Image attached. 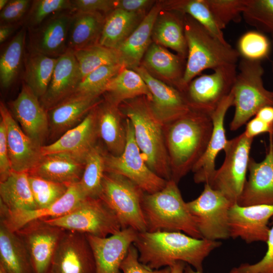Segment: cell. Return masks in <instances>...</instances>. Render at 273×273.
<instances>
[{
	"label": "cell",
	"instance_id": "1",
	"mask_svg": "<svg viewBox=\"0 0 273 273\" xmlns=\"http://www.w3.org/2000/svg\"><path fill=\"white\" fill-rule=\"evenodd\" d=\"M140 261L151 269L170 267L178 261L203 272L204 259L221 243L198 239L179 232H138L133 244Z\"/></svg>",
	"mask_w": 273,
	"mask_h": 273
},
{
	"label": "cell",
	"instance_id": "2",
	"mask_svg": "<svg viewBox=\"0 0 273 273\" xmlns=\"http://www.w3.org/2000/svg\"><path fill=\"white\" fill-rule=\"evenodd\" d=\"M165 127L171 179L178 183L205 153L212 131V121L210 115L191 109Z\"/></svg>",
	"mask_w": 273,
	"mask_h": 273
},
{
	"label": "cell",
	"instance_id": "3",
	"mask_svg": "<svg viewBox=\"0 0 273 273\" xmlns=\"http://www.w3.org/2000/svg\"><path fill=\"white\" fill-rule=\"evenodd\" d=\"M185 22L188 59L179 84L181 92L204 70L236 65L240 56L238 50L223 42L191 17Z\"/></svg>",
	"mask_w": 273,
	"mask_h": 273
},
{
	"label": "cell",
	"instance_id": "4",
	"mask_svg": "<svg viewBox=\"0 0 273 273\" xmlns=\"http://www.w3.org/2000/svg\"><path fill=\"white\" fill-rule=\"evenodd\" d=\"M142 208L147 231L179 232L201 239L197 226L190 213L177 183L170 179L160 191L145 193Z\"/></svg>",
	"mask_w": 273,
	"mask_h": 273
},
{
	"label": "cell",
	"instance_id": "5",
	"mask_svg": "<svg viewBox=\"0 0 273 273\" xmlns=\"http://www.w3.org/2000/svg\"><path fill=\"white\" fill-rule=\"evenodd\" d=\"M124 113L132 125L135 141L148 167L160 177L170 180L165 126L153 114L148 101L130 103Z\"/></svg>",
	"mask_w": 273,
	"mask_h": 273
},
{
	"label": "cell",
	"instance_id": "6",
	"mask_svg": "<svg viewBox=\"0 0 273 273\" xmlns=\"http://www.w3.org/2000/svg\"><path fill=\"white\" fill-rule=\"evenodd\" d=\"M239 69L232 89L235 112L230 128L233 131L246 123L261 108L273 106V92L263 85L261 61L243 58Z\"/></svg>",
	"mask_w": 273,
	"mask_h": 273
},
{
	"label": "cell",
	"instance_id": "7",
	"mask_svg": "<svg viewBox=\"0 0 273 273\" xmlns=\"http://www.w3.org/2000/svg\"><path fill=\"white\" fill-rule=\"evenodd\" d=\"M145 192L120 175L106 172L99 198L114 212L122 229L131 228L138 232L147 231L142 208Z\"/></svg>",
	"mask_w": 273,
	"mask_h": 273
},
{
	"label": "cell",
	"instance_id": "8",
	"mask_svg": "<svg viewBox=\"0 0 273 273\" xmlns=\"http://www.w3.org/2000/svg\"><path fill=\"white\" fill-rule=\"evenodd\" d=\"M254 139L243 132L228 140L224 161L208 184L233 203H237L247 180L250 152Z\"/></svg>",
	"mask_w": 273,
	"mask_h": 273
},
{
	"label": "cell",
	"instance_id": "9",
	"mask_svg": "<svg viewBox=\"0 0 273 273\" xmlns=\"http://www.w3.org/2000/svg\"><path fill=\"white\" fill-rule=\"evenodd\" d=\"M45 220L65 230L100 238L108 237L122 229L114 212L100 198L87 197L68 214Z\"/></svg>",
	"mask_w": 273,
	"mask_h": 273
},
{
	"label": "cell",
	"instance_id": "10",
	"mask_svg": "<svg viewBox=\"0 0 273 273\" xmlns=\"http://www.w3.org/2000/svg\"><path fill=\"white\" fill-rule=\"evenodd\" d=\"M234 204L208 183L196 199L186 202L202 238L212 241L230 238L229 211Z\"/></svg>",
	"mask_w": 273,
	"mask_h": 273
},
{
	"label": "cell",
	"instance_id": "11",
	"mask_svg": "<svg viewBox=\"0 0 273 273\" xmlns=\"http://www.w3.org/2000/svg\"><path fill=\"white\" fill-rule=\"evenodd\" d=\"M126 143L118 156L105 153V171L128 178L145 193L151 194L162 190L168 180L154 173L147 165L135 141L130 121L126 118Z\"/></svg>",
	"mask_w": 273,
	"mask_h": 273
},
{
	"label": "cell",
	"instance_id": "12",
	"mask_svg": "<svg viewBox=\"0 0 273 273\" xmlns=\"http://www.w3.org/2000/svg\"><path fill=\"white\" fill-rule=\"evenodd\" d=\"M193 79L182 92L191 110L212 114L231 92L237 77L236 65L221 67Z\"/></svg>",
	"mask_w": 273,
	"mask_h": 273
},
{
	"label": "cell",
	"instance_id": "13",
	"mask_svg": "<svg viewBox=\"0 0 273 273\" xmlns=\"http://www.w3.org/2000/svg\"><path fill=\"white\" fill-rule=\"evenodd\" d=\"M65 231L42 219L30 221L15 232L29 254L35 273H49L56 249Z\"/></svg>",
	"mask_w": 273,
	"mask_h": 273
},
{
	"label": "cell",
	"instance_id": "14",
	"mask_svg": "<svg viewBox=\"0 0 273 273\" xmlns=\"http://www.w3.org/2000/svg\"><path fill=\"white\" fill-rule=\"evenodd\" d=\"M49 273H96L86 234L66 230L56 249Z\"/></svg>",
	"mask_w": 273,
	"mask_h": 273
},
{
	"label": "cell",
	"instance_id": "15",
	"mask_svg": "<svg viewBox=\"0 0 273 273\" xmlns=\"http://www.w3.org/2000/svg\"><path fill=\"white\" fill-rule=\"evenodd\" d=\"M1 118L5 123L7 143L12 171L29 173L42 157L41 147L22 130L10 111L2 102Z\"/></svg>",
	"mask_w": 273,
	"mask_h": 273
},
{
	"label": "cell",
	"instance_id": "16",
	"mask_svg": "<svg viewBox=\"0 0 273 273\" xmlns=\"http://www.w3.org/2000/svg\"><path fill=\"white\" fill-rule=\"evenodd\" d=\"M272 216L273 205L242 206L234 203L229 211L230 238H240L247 243L265 242Z\"/></svg>",
	"mask_w": 273,
	"mask_h": 273
},
{
	"label": "cell",
	"instance_id": "17",
	"mask_svg": "<svg viewBox=\"0 0 273 273\" xmlns=\"http://www.w3.org/2000/svg\"><path fill=\"white\" fill-rule=\"evenodd\" d=\"M86 198L78 182L70 185L66 193L59 200L46 208L10 211L0 203V221L11 231L16 232L33 220L64 216L76 208Z\"/></svg>",
	"mask_w": 273,
	"mask_h": 273
},
{
	"label": "cell",
	"instance_id": "18",
	"mask_svg": "<svg viewBox=\"0 0 273 273\" xmlns=\"http://www.w3.org/2000/svg\"><path fill=\"white\" fill-rule=\"evenodd\" d=\"M11 113L23 131L40 146L50 130L47 111L23 82L17 98L9 103Z\"/></svg>",
	"mask_w": 273,
	"mask_h": 273
},
{
	"label": "cell",
	"instance_id": "19",
	"mask_svg": "<svg viewBox=\"0 0 273 273\" xmlns=\"http://www.w3.org/2000/svg\"><path fill=\"white\" fill-rule=\"evenodd\" d=\"M73 11L56 13L37 27L29 29V50L57 58L68 50Z\"/></svg>",
	"mask_w": 273,
	"mask_h": 273
},
{
	"label": "cell",
	"instance_id": "20",
	"mask_svg": "<svg viewBox=\"0 0 273 273\" xmlns=\"http://www.w3.org/2000/svg\"><path fill=\"white\" fill-rule=\"evenodd\" d=\"M137 72L147 84L151 94L148 102L151 111L164 126L179 118L191 110L183 94L152 76L143 67H136Z\"/></svg>",
	"mask_w": 273,
	"mask_h": 273
},
{
	"label": "cell",
	"instance_id": "21",
	"mask_svg": "<svg viewBox=\"0 0 273 273\" xmlns=\"http://www.w3.org/2000/svg\"><path fill=\"white\" fill-rule=\"evenodd\" d=\"M138 233L127 228L105 238L86 235L93 252L96 273H121V263Z\"/></svg>",
	"mask_w": 273,
	"mask_h": 273
},
{
	"label": "cell",
	"instance_id": "22",
	"mask_svg": "<svg viewBox=\"0 0 273 273\" xmlns=\"http://www.w3.org/2000/svg\"><path fill=\"white\" fill-rule=\"evenodd\" d=\"M98 105L78 124L67 130L54 142L42 145L41 147L42 155L66 153L85 159L88 153L96 145V141L99 138Z\"/></svg>",
	"mask_w": 273,
	"mask_h": 273
},
{
	"label": "cell",
	"instance_id": "23",
	"mask_svg": "<svg viewBox=\"0 0 273 273\" xmlns=\"http://www.w3.org/2000/svg\"><path fill=\"white\" fill-rule=\"evenodd\" d=\"M264 159L257 162L250 158L249 175L237 202L242 206L273 205V152L269 141Z\"/></svg>",
	"mask_w": 273,
	"mask_h": 273
},
{
	"label": "cell",
	"instance_id": "24",
	"mask_svg": "<svg viewBox=\"0 0 273 273\" xmlns=\"http://www.w3.org/2000/svg\"><path fill=\"white\" fill-rule=\"evenodd\" d=\"M233 102L234 95L232 89L211 115L213 129L210 140L205 153L192 169L194 181L197 184L209 183L216 170V157L221 150H224L228 142L224 121L228 109L233 106Z\"/></svg>",
	"mask_w": 273,
	"mask_h": 273
},
{
	"label": "cell",
	"instance_id": "25",
	"mask_svg": "<svg viewBox=\"0 0 273 273\" xmlns=\"http://www.w3.org/2000/svg\"><path fill=\"white\" fill-rule=\"evenodd\" d=\"M81 81L77 61L73 51L68 49L58 58L47 90L39 100L50 109L72 95Z\"/></svg>",
	"mask_w": 273,
	"mask_h": 273
},
{
	"label": "cell",
	"instance_id": "26",
	"mask_svg": "<svg viewBox=\"0 0 273 273\" xmlns=\"http://www.w3.org/2000/svg\"><path fill=\"white\" fill-rule=\"evenodd\" d=\"M99 97L73 93L48 110L50 131L62 135L78 124L101 102Z\"/></svg>",
	"mask_w": 273,
	"mask_h": 273
},
{
	"label": "cell",
	"instance_id": "27",
	"mask_svg": "<svg viewBox=\"0 0 273 273\" xmlns=\"http://www.w3.org/2000/svg\"><path fill=\"white\" fill-rule=\"evenodd\" d=\"M85 159L66 153L43 155L37 165L28 173L53 182L70 185L80 180L84 168Z\"/></svg>",
	"mask_w": 273,
	"mask_h": 273
},
{
	"label": "cell",
	"instance_id": "28",
	"mask_svg": "<svg viewBox=\"0 0 273 273\" xmlns=\"http://www.w3.org/2000/svg\"><path fill=\"white\" fill-rule=\"evenodd\" d=\"M118 105L106 100L98 105L99 136L103 141L110 154L118 156L124 150L126 143L125 121Z\"/></svg>",
	"mask_w": 273,
	"mask_h": 273
},
{
	"label": "cell",
	"instance_id": "29",
	"mask_svg": "<svg viewBox=\"0 0 273 273\" xmlns=\"http://www.w3.org/2000/svg\"><path fill=\"white\" fill-rule=\"evenodd\" d=\"M160 6L156 5L116 50L124 66L136 67L148 49Z\"/></svg>",
	"mask_w": 273,
	"mask_h": 273
},
{
	"label": "cell",
	"instance_id": "30",
	"mask_svg": "<svg viewBox=\"0 0 273 273\" xmlns=\"http://www.w3.org/2000/svg\"><path fill=\"white\" fill-rule=\"evenodd\" d=\"M0 265L8 273H35L31 258L15 232L0 221Z\"/></svg>",
	"mask_w": 273,
	"mask_h": 273
},
{
	"label": "cell",
	"instance_id": "31",
	"mask_svg": "<svg viewBox=\"0 0 273 273\" xmlns=\"http://www.w3.org/2000/svg\"><path fill=\"white\" fill-rule=\"evenodd\" d=\"M105 19L100 13L73 11L68 49L75 51L99 44Z\"/></svg>",
	"mask_w": 273,
	"mask_h": 273
},
{
	"label": "cell",
	"instance_id": "32",
	"mask_svg": "<svg viewBox=\"0 0 273 273\" xmlns=\"http://www.w3.org/2000/svg\"><path fill=\"white\" fill-rule=\"evenodd\" d=\"M0 203L10 211L37 209L26 172L12 171L0 182Z\"/></svg>",
	"mask_w": 273,
	"mask_h": 273
},
{
	"label": "cell",
	"instance_id": "33",
	"mask_svg": "<svg viewBox=\"0 0 273 273\" xmlns=\"http://www.w3.org/2000/svg\"><path fill=\"white\" fill-rule=\"evenodd\" d=\"M57 60L30 50L25 58L24 82L39 99L47 90Z\"/></svg>",
	"mask_w": 273,
	"mask_h": 273
},
{
	"label": "cell",
	"instance_id": "34",
	"mask_svg": "<svg viewBox=\"0 0 273 273\" xmlns=\"http://www.w3.org/2000/svg\"><path fill=\"white\" fill-rule=\"evenodd\" d=\"M105 93L107 100L117 105L126 100L145 96L151 100L150 90L141 76L136 71L123 68L108 84Z\"/></svg>",
	"mask_w": 273,
	"mask_h": 273
},
{
	"label": "cell",
	"instance_id": "35",
	"mask_svg": "<svg viewBox=\"0 0 273 273\" xmlns=\"http://www.w3.org/2000/svg\"><path fill=\"white\" fill-rule=\"evenodd\" d=\"M138 13L115 9L105 18L99 44L117 50L136 28Z\"/></svg>",
	"mask_w": 273,
	"mask_h": 273
},
{
	"label": "cell",
	"instance_id": "36",
	"mask_svg": "<svg viewBox=\"0 0 273 273\" xmlns=\"http://www.w3.org/2000/svg\"><path fill=\"white\" fill-rule=\"evenodd\" d=\"M26 30L22 28L8 44L0 57V82L5 88L15 81L19 73L26 41Z\"/></svg>",
	"mask_w": 273,
	"mask_h": 273
},
{
	"label": "cell",
	"instance_id": "37",
	"mask_svg": "<svg viewBox=\"0 0 273 273\" xmlns=\"http://www.w3.org/2000/svg\"><path fill=\"white\" fill-rule=\"evenodd\" d=\"M105 152L98 145L86 155L79 184L86 197L99 198L105 171Z\"/></svg>",
	"mask_w": 273,
	"mask_h": 273
},
{
	"label": "cell",
	"instance_id": "38",
	"mask_svg": "<svg viewBox=\"0 0 273 273\" xmlns=\"http://www.w3.org/2000/svg\"><path fill=\"white\" fill-rule=\"evenodd\" d=\"M183 58L155 43L148 48L145 55V61L149 67L166 78L177 80L178 87L184 73Z\"/></svg>",
	"mask_w": 273,
	"mask_h": 273
},
{
	"label": "cell",
	"instance_id": "39",
	"mask_svg": "<svg viewBox=\"0 0 273 273\" xmlns=\"http://www.w3.org/2000/svg\"><path fill=\"white\" fill-rule=\"evenodd\" d=\"M73 51L79 68L81 80L101 66L116 64L123 65L116 50L100 44Z\"/></svg>",
	"mask_w": 273,
	"mask_h": 273
},
{
	"label": "cell",
	"instance_id": "40",
	"mask_svg": "<svg viewBox=\"0 0 273 273\" xmlns=\"http://www.w3.org/2000/svg\"><path fill=\"white\" fill-rule=\"evenodd\" d=\"M185 26L177 17H167L154 25V37L159 43L173 50L184 58L188 55Z\"/></svg>",
	"mask_w": 273,
	"mask_h": 273
},
{
	"label": "cell",
	"instance_id": "41",
	"mask_svg": "<svg viewBox=\"0 0 273 273\" xmlns=\"http://www.w3.org/2000/svg\"><path fill=\"white\" fill-rule=\"evenodd\" d=\"M124 66L122 64H116L98 68L80 81L73 93L99 97L105 93L108 84Z\"/></svg>",
	"mask_w": 273,
	"mask_h": 273
},
{
	"label": "cell",
	"instance_id": "42",
	"mask_svg": "<svg viewBox=\"0 0 273 273\" xmlns=\"http://www.w3.org/2000/svg\"><path fill=\"white\" fill-rule=\"evenodd\" d=\"M242 17L258 31L273 35V0H247Z\"/></svg>",
	"mask_w": 273,
	"mask_h": 273
},
{
	"label": "cell",
	"instance_id": "43",
	"mask_svg": "<svg viewBox=\"0 0 273 273\" xmlns=\"http://www.w3.org/2000/svg\"><path fill=\"white\" fill-rule=\"evenodd\" d=\"M28 180L37 209L46 208L56 202L66 193L69 186L29 174Z\"/></svg>",
	"mask_w": 273,
	"mask_h": 273
},
{
	"label": "cell",
	"instance_id": "44",
	"mask_svg": "<svg viewBox=\"0 0 273 273\" xmlns=\"http://www.w3.org/2000/svg\"><path fill=\"white\" fill-rule=\"evenodd\" d=\"M24 23L28 29L35 28L52 15L64 11H74L71 1L35 0L32 1Z\"/></svg>",
	"mask_w": 273,
	"mask_h": 273
},
{
	"label": "cell",
	"instance_id": "45",
	"mask_svg": "<svg viewBox=\"0 0 273 273\" xmlns=\"http://www.w3.org/2000/svg\"><path fill=\"white\" fill-rule=\"evenodd\" d=\"M174 7L189 14L223 42L228 43L205 0L179 1L174 3Z\"/></svg>",
	"mask_w": 273,
	"mask_h": 273
},
{
	"label": "cell",
	"instance_id": "46",
	"mask_svg": "<svg viewBox=\"0 0 273 273\" xmlns=\"http://www.w3.org/2000/svg\"><path fill=\"white\" fill-rule=\"evenodd\" d=\"M218 26L222 30L231 22H240L247 0H205Z\"/></svg>",
	"mask_w": 273,
	"mask_h": 273
},
{
	"label": "cell",
	"instance_id": "47",
	"mask_svg": "<svg viewBox=\"0 0 273 273\" xmlns=\"http://www.w3.org/2000/svg\"><path fill=\"white\" fill-rule=\"evenodd\" d=\"M270 42L261 32L250 31L243 34L238 42V51L243 58L260 61L267 57L270 51Z\"/></svg>",
	"mask_w": 273,
	"mask_h": 273
},
{
	"label": "cell",
	"instance_id": "48",
	"mask_svg": "<svg viewBox=\"0 0 273 273\" xmlns=\"http://www.w3.org/2000/svg\"><path fill=\"white\" fill-rule=\"evenodd\" d=\"M267 240L266 253L262 259L254 264H241L233 268L230 273H273V216Z\"/></svg>",
	"mask_w": 273,
	"mask_h": 273
},
{
	"label": "cell",
	"instance_id": "49",
	"mask_svg": "<svg viewBox=\"0 0 273 273\" xmlns=\"http://www.w3.org/2000/svg\"><path fill=\"white\" fill-rule=\"evenodd\" d=\"M29 0H11L1 11V24H14L26 17L31 5Z\"/></svg>",
	"mask_w": 273,
	"mask_h": 273
},
{
	"label": "cell",
	"instance_id": "50",
	"mask_svg": "<svg viewBox=\"0 0 273 273\" xmlns=\"http://www.w3.org/2000/svg\"><path fill=\"white\" fill-rule=\"evenodd\" d=\"M120 270L123 273H170V267L151 269L142 264L139 259V252L132 244L122 261Z\"/></svg>",
	"mask_w": 273,
	"mask_h": 273
},
{
	"label": "cell",
	"instance_id": "51",
	"mask_svg": "<svg viewBox=\"0 0 273 273\" xmlns=\"http://www.w3.org/2000/svg\"><path fill=\"white\" fill-rule=\"evenodd\" d=\"M74 11L85 12H107L114 9V1L72 0Z\"/></svg>",
	"mask_w": 273,
	"mask_h": 273
},
{
	"label": "cell",
	"instance_id": "52",
	"mask_svg": "<svg viewBox=\"0 0 273 273\" xmlns=\"http://www.w3.org/2000/svg\"><path fill=\"white\" fill-rule=\"evenodd\" d=\"M9 158L4 122L0 121V182L6 180L12 172Z\"/></svg>",
	"mask_w": 273,
	"mask_h": 273
},
{
	"label": "cell",
	"instance_id": "53",
	"mask_svg": "<svg viewBox=\"0 0 273 273\" xmlns=\"http://www.w3.org/2000/svg\"><path fill=\"white\" fill-rule=\"evenodd\" d=\"M272 130L273 126L255 116L247 123L244 132L247 137L254 139V137L261 133L269 134L272 132Z\"/></svg>",
	"mask_w": 273,
	"mask_h": 273
},
{
	"label": "cell",
	"instance_id": "54",
	"mask_svg": "<svg viewBox=\"0 0 273 273\" xmlns=\"http://www.w3.org/2000/svg\"><path fill=\"white\" fill-rule=\"evenodd\" d=\"M151 1L147 0H119L114 1V9H119L124 11L138 13L145 8Z\"/></svg>",
	"mask_w": 273,
	"mask_h": 273
},
{
	"label": "cell",
	"instance_id": "55",
	"mask_svg": "<svg viewBox=\"0 0 273 273\" xmlns=\"http://www.w3.org/2000/svg\"><path fill=\"white\" fill-rule=\"evenodd\" d=\"M255 116L273 126V106H266L261 108Z\"/></svg>",
	"mask_w": 273,
	"mask_h": 273
},
{
	"label": "cell",
	"instance_id": "56",
	"mask_svg": "<svg viewBox=\"0 0 273 273\" xmlns=\"http://www.w3.org/2000/svg\"><path fill=\"white\" fill-rule=\"evenodd\" d=\"M14 24H1L0 27V43L6 41L15 30Z\"/></svg>",
	"mask_w": 273,
	"mask_h": 273
},
{
	"label": "cell",
	"instance_id": "57",
	"mask_svg": "<svg viewBox=\"0 0 273 273\" xmlns=\"http://www.w3.org/2000/svg\"><path fill=\"white\" fill-rule=\"evenodd\" d=\"M186 265L184 262H177L170 266V273H184Z\"/></svg>",
	"mask_w": 273,
	"mask_h": 273
},
{
	"label": "cell",
	"instance_id": "58",
	"mask_svg": "<svg viewBox=\"0 0 273 273\" xmlns=\"http://www.w3.org/2000/svg\"><path fill=\"white\" fill-rule=\"evenodd\" d=\"M184 273H203L198 271L196 270L195 269H193L191 266L189 265H186L184 271Z\"/></svg>",
	"mask_w": 273,
	"mask_h": 273
},
{
	"label": "cell",
	"instance_id": "59",
	"mask_svg": "<svg viewBox=\"0 0 273 273\" xmlns=\"http://www.w3.org/2000/svg\"><path fill=\"white\" fill-rule=\"evenodd\" d=\"M8 0H0V10H2L8 4Z\"/></svg>",
	"mask_w": 273,
	"mask_h": 273
},
{
	"label": "cell",
	"instance_id": "60",
	"mask_svg": "<svg viewBox=\"0 0 273 273\" xmlns=\"http://www.w3.org/2000/svg\"><path fill=\"white\" fill-rule=\"evenodd\" d=\"M269 141L271 144L273 152V130L272 132L269 134Z\"/></svg>",
	"mask_w": 273,
	"mask_h": 273
},
{
	"label": "cell",
	"instance_id": "61",
	"mask_svg": "<svg viewBox=\"0 0 273 273\" xmlns=\"http://www.w3.org/2000/svg\"><path fill=\"white\" fill-rule=\"evenodd\" d=\"M0 273H8L1 265H0Z\"/></svg>",
	"mask_w": 273,
	"mask_h": 273
},
{
	"label": "cell",
	"instance_id": "62",
	"mask_svg": "<svg viewBox=\"0 0 273 273\" xmlns=\"http://www.w3.org/2000/svg\"><path fill=\"white\" fill-rule=\"evenodd\" d=\"M272 39H273V35H272Z\"/></svg>",
	"mask_w": 273,
	"mask_h": 273
}]
</instances>
